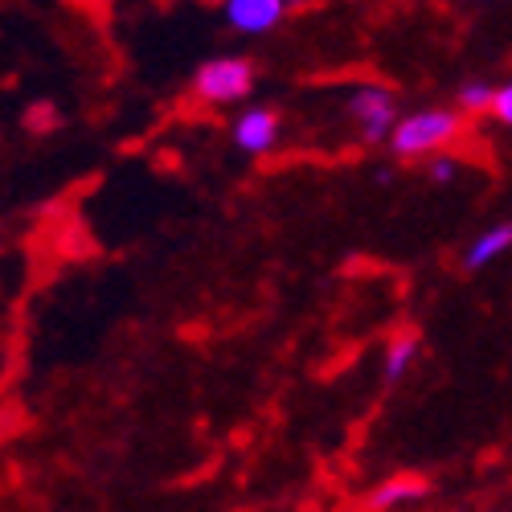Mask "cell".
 <instances>
[{
	"mask_svg": "<svg viewBox=\"0 0 512 512\" xmlns=\"http://www.w3.org/2000/svg\"><path fill=\"white\" fill-rule=\"evenodd\" d=\"M459 136H463L459 111H451V107H426V111H414V115L398 119L394 136H390V148H394L398 160H414V156H431V152L451 148Z\"/></svg>",
	"mask_w": 512,
	"mask_h": 512,
	"instance_id": "6da1fadb",
	"label": "cell"
},
{
	"mask_svg": "<svg viewBox=\"0 0 512 512\" xmlns=\"http://www.w3.org/2000/svg\"><path fill=\"white\" fill-rule=\"evenodd\" d=\"M254 91V66L246 58H213L205 66H197L193 74V95L201 103H238Z\"/></svg>",
	"mask_w": 512,
	"mask_h": 512,
	"instance_id": "7a4b0ae2",
	"label": "cell"
},
{
	"mask_svg": "<svg viewBox=\"0 0 512 512\" xmlns=\"http://www.w3.org/2000/svg\"><path fill=\"white\" fill-rule=\"evenodd\" d=\"M349 111L357 115L361 123V136L369 144H381V140H390L394 136V127H398V115H394V95L386 87H361L353 99H349Z\"/></svg>",
	"mask_w": 512,
	"mask_h": 512,
	"instance_id": "3957f363",
	"label": "cell"
},
{
	"mask_svg": "<svg viewBox=\"0 0 512 512\" xmlns=\"http://www.w3.org/2000/svg\"><path fill=\"white\" fill-rule=\"evenodd\" d=\"M234 144L250 156H263L279 144V115L271 107H250L234 119Z\"/></svg>",
	"mask_w": 512,
	"mask_h": 512,
	"instance_id": "277c9868",
	"label": "cell"
},
{
	"mask_svg": "<svg viewBox=\"0 0 512 512\" xmlns=\"http://www.w3.org/2000/svg\"><path fill=\"white\" fill-rule=\"evenodd\" d=\"M222 13L238 33H271L287 17V5L283 0H230Z\"/></svg>",
	"mask_w": 512,
	"mask_h": 512,
	"instance_id": "5b68a950",
	"label": "cell"
},
{
	"mask_svg": "<svg viewBox=\"0 0 512 512\" xmlns=\"http://www.w3.org/2000/svg\"><path fill=\"white\" fill-rule=\"evenodd\" d=\"M508 246H512V222H496V226H488L484 234H476L472 246L463 250V267H467V271H480V267L496 263Z\"/></svg>",
	"mask_w": 512,
	"mask_h": 512,
	"instance_id": "8992f818",
	"label": "cell"
},
{
	"mask_svg": "<svg viewBox=\"0 0 512 512\" xmlns=\"http://www.w3.org/2000/svg\"><path fill=\"white\" fill-rule=\"evenodd\" d=\"M426 492H431V484H426V480H418V476H398V480L381 484V488L369 496V508H373V512H398V508H406V504L426 500Z\"/></svg>",
	"mask_w": 512,
	"mask_h": 512,
	"instance_id": "52a82bcc",
	"label": "cell"
},
{
	"mask_svg": "<svg viewBox=\"0 0 512 512\" xmlns=\"http://www.w3.org/2000/svg\"><path fill=\"white\" fill-rule=\"evenodd\" d=\"M414 361H418V336L414 332H402L398 340H390L386 361H381V373H386V381H398V377H406V369Z\"/></svg>",
	"mask_w": 512,
	"mask_h": 512,
	"instance_id": "ba28073f",
	"label": "cell"
},
{
	"mask_svg": "<svg viewBox=\"0 0 512 512\" xmlns=\"http://www.w3.org/2000/svg\"><path fill=\"white\" fill-rule=\"evenodd\" d=\"M492 103H496V87H488V82H467L459 91V111L484 115V111H492Z\"/></svg>",
	"mask_w": 512,
	"mask_h": 512,
	"instance_id": "9c48e42d",
	"label": "cell"
},
{
	"mask_svg": "<svg viewBox=\"0 0 512 512\" xmlns=\"http://www.w3.org/2000/svg\"><path fill=\"white\" fill-rule=\"evenodd\" d=\"M426 173H431V181L447 185V181L459 177V160L455 156H431V168H426Z\"/></svg>",
	"mask_w": 512,
	"mask_h": 512,
	"instance_id": "30bf717a",
	"label": "cell"
},
{
	"mask_svg": "<svg viewBox=\"0 0 512 512\" xmlns=\"http://www.w3.org/2000/svg\"><path fill=\"white\" fill-rule=\"evenodd\" d=\"M492 115H496V123L512 127V82H504V87H496V103H492Z\"/></svg>",
	"mask_w": 512,
	"mask_h": 512,
	"instance_id": "8fae6325",
	"label": "cell"
},
{
	"mask_svg": "<svg viewBox=\"0 0 512 512\" xmlns=\"http://www.w3.org/2000/svg\"><path fill=\"white\" fill-rule=\"evenodd\" d=\"M25 119H29V127H33V132H46V127H50V119H54V107H46V103H41V107H33Z\"/></svg>",
	"mask_w": 512,
	"mask_h": 512,
	"instance_id": "7c38bea8",
	"label": "cell"
}]
</instances>
